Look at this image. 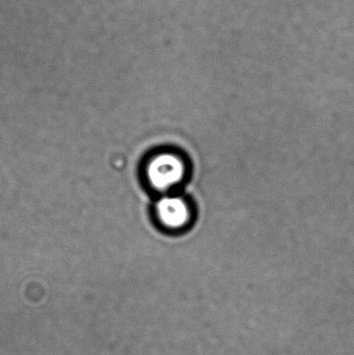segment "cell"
Listing matches in <instances>:
<instances>
[{
    "mask_svg": "<svg viewBox=\"0 0 354 355\" xmlns=\"http://www.w3.org/2000/svg\"><path fill=\"white\" fill-rule=\"evenodd\" d=\"M145 175L151 188L160 193L168 194L184 181L186 166L178 154L161 152L150 158Z\"/></svg>",
    "mask_w": 354,
    "mask_h": 355,
    "instance_id": "6da1fadb",
    "label": "cell"
},
{
    "mask_svg": "<svg viewBox=\"0 0 354 355\" xmlns=\"http://www.w3.org/2000/svg\"><path fill=\"white\" fill-rule=\"evenodd\" d=\"M155 213L160 225L172 231L184 229L191 220V206L176 194H163L156 202Z\"/></svg>",
    "mask_w": 354,
    "mask_h": 355,
    "instance_id": "7a4b0ae2",
    "label": "cell"
}]
</instances>
